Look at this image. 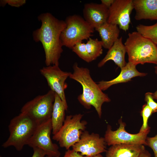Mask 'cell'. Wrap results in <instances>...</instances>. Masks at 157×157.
Masks as SVG:
<instances>
[{
    "mask_svg": "<svg viewBox=\"0 0 157 157\" xmlns=\"http://www.w3.org/2000/svg\"><path fill=\"white\" fill-rule=\"evenodd\" d=\"M141 114L143 118V124L140 129V132H144L150 128L148 125V119L152 114L151 109L147 104L143 105Z\"/></svg>",
    "mask_w": 157,
    "mask_h": 157,
    "instance_id": "23",
    "label": "cell"
},
{
    "mask_svg": "<svg viewBox=\"0 0 157 157\" xmlns=\"http://www.w3.org/2000/svg\"><path fill=\"white\" fill-rule=\"evenodd\" d=\"M83 116L81 113L66 116L63 126L52 137L60 147L67 150L79 140L87 124L86 121L81 120Z\"/></svg>",
    "mask_w": 157,
    "mask_h": 157,
    "instance_id": "6",
    "label": "cell"
},
{
    "mask_svg": "<svg viewBox=\"0 0 157 157\" xmlns=\"http://www.w3.org/2000/svg\"><path fill=\"white\" fill-rule=\"evenodd\" d=\"M65 22L66 26L60 35L63 46L72 49L77 42L88 40L93 36L95 29L81 16L70 15Z\"/></svg>",
    "mask_w": 157,
    "mask_h": 157,
    "instance_id": "5",
    "label": "cell"
},
{
    "mask_svg": "<svg viewBox=\"0 0 157 157\" xmlns=\"http://www.w3.org/2000/svg\"><path fill=\"white\" fill-rule=\"evenodd\" d=\"M138 157H151V156L148 152L145 150L140 154Z\"/></svg>",
    "mask_w": 157,
    "mask_h": 157,
    "instance_id": "30",
    "label": "cell"
},
{
    "mask_svg": "<svg viewBox=\"0 0 157 157\" xmlns=\"http://www.w3.org/2000/svg\"><path fill=\"white\" fill-rule=\"evenodd\" d=\"M119 126L115 131H113L111 127L108 125L104 138L108 146L119 144L146 145V140L150 128L146 131L137 134H131L125 129V123L121 119L119 120Z\"/></svg>",
    "mask_w": 157,
    "mask_h": 157,
    "instance_id": "9",
    "label": "cell"
},
{
    "mask_svg": "<svg viewBox=\"0 0 157 157\" xmlns=\"http://www.w3.org/2000/svg\"><path fill=\"white\" fill-rule=\"evenodd\" d=\"M85 47L92 61L95 60L103 53L102 42L97 38H90L85 43Z\"/></svg>",
    "mask_w": 157,
    "mask_h": 157,
    "instance_id": "20",
    "label": "cell"
},
{
    "mask_svg": "<svg viewBox=\"0 0 157 157\" xmlns=\"http://www.w3.org/2000/svg\"><path fill=\"white\" fill-rule=\"evenodd\" d=\"M145 150L143 145L116 144L106 151V157H138Z\"/></svg>",
    "mask_w": 157,
    "mask_h": 157,
    "instance_id": "17",
    "label": "cell"
},
{
    "mask_svg": "<svg viewBox=\"0 0 157 157\" xmlns=\"http://www.w3.org/2000/svg\"><path fill=\"white\" fill-rule=\"evenodd\" d=\"M152 93L147 92L145 94V100L147 104L151 109L152 113L157 112V103L155 102L153 98Z\"/></svg>",
    "mask_w": 157,
    "mask_h": 157,
    "instance_id": "24",
    "label": "cell"
},
{
    "mask_svg": "<svg viewBox=\"0 0 157 157\" xmlns=\"http://www.w3.org/2000/svg\"><path fill=\"white\" fill-rule=\"evenodd\" d=\"M115 0H101V3L109 8L114 1Z\"/></svg>",
    "mask_w": 157,
    "mask_h": 157,
    "instance_id": "29",
    "label": "cell"
},
{
    "mask_svg": "<svg viewBox=\"0 0 157 157\" xmlns=\"http://www.w3.org/2000/svg\"><path fill=\"white\" fill-rule=\"evenodd\" d=\"M124 45L129 62L136 65L146 63L157 65V46L137 31L129 33Z\"/></svg>",
    "mask_w": 157,
    "mask_h": 157,
    "instance_id": "3",
    "label": "cell"
},
{
    "mask_svg": "<svg viewBox=\"0 0 157 157\" xmlns=\"http://www.w3.org/2000/svg\"><path fill=\"white\" fill-rule=\"evenodd\" d=\"M67 110L59 96L55 93V100L51 117L52 133H56L61 129L65 121V111Z\"/></svg>",
    "mask_w": 157,
    "mask_h": 157,
    "instance_id": "19",
    "label": "cell"
},
{
    "mask_svg": "<svg viewBox=\"0 0 157 157\" xmlns=\"http://www.w3.org/2000/svg\"><path fill=\"white\" fill-rule=\"evenodd\" d=\"M55 98V93L50 90L27 102L21 112L27 115L38 125L40 124L51 118Z\"/></svg>",
    "mask_w": 157,
    "mask_h": 157,
    "instance_id": "7",
    "label": "cell"
},
{
    "mask_svg": "<svg viewBox=\"0 0 157 157\" xmlns=\"http://www.w3.org/2000/svg\"><path fill=\"white\" fill-rule=\"evenodd\" d=\"M26 3L25 0H1L0 1V6L3 7L6 4L14 7H19Z\"/></svg>",
    "mask_w": 157,
    "mask_h": 157,
    "instance_id": "25",
    "label": "cell"
},
{
    "mask_svg": "<svg viewBox=\"0 0 157 157\" xmlns=\"http://www.w3.org/2000/svg\"><path fill=\"white\" fill-rule=\"evenodd\" d=\"M41 74L46 79L50 90L58 95L67 109L68 106L65 93V81L72 73L62 70L59 65L43 67L40 69Z\"/></svg>",
    "mask_w": 157,
    "mask_h": 157,
    "instance_id": "11",
    "label": "cell"
},
{
    "mask_svg": "<svg viewBox=\"0 0 157 157\" xmlns=\"http://www.w3.org/2000/svg\"><path fill=\"white\" fill-rule=\"evenodd\" d=\"M63 157H89L83 156L73 149H69L66 151Z\"/></svg>",
    "mask_w": 157,
    "mask_h": 157,
    "instance_id": "27",
    "label": "cell"
},
{
    "mask_svg": "<svg viewBox=\"0 0 157 157\" xmlns=\"http://www.w3.org/2000/svg\"><path fill=\"white\" fill-rule=\"evenodd\" d=\"M52 131L51 118L38 125L26 145L33 148L37 147L43 150L46 156H60V153L58 145L53 143L51 138Z\"/></svg>",
    "mask_w": 157,
    "mask_h": 157,
    "instance_id": "8",
    "label": "cell"
},
{
    "mask_svg": "<svg viewBox=\"0 0 157 157\" xmlns=\"http://www.w3.org/2000/svg\"><path fill=\"white\" fill-rule=\"evenodd\" d=\"M136 65L128 62L126 65L121 69L119 74L116 78L109 81H101L97 84L102 91H104L113 85L125 83L130 81L131 79L137 76H144L147 73L139 72L136 69Z\"/></svg>",
    "mask_w": 157,
    "mask_h": 157,
    "instance_id": "14",
    "label": "cell"
},
{
    "mask_svg": "<svg viewBox=\"0 0 157 157\" xmlns=\"http://www.w3.org/2000/svg\"><path fill=\"white\" fill-rule=\"evenodd\" d=\"M136 28L138 33L157 45V22L151 26L140 24Z\"/></svg>",
    "mask_w": 157,
    "mask_h": 157,
    "instance_id": "21",
    "label": "cell"
},
{
    "mask_svg": "<svg viewBox=\"0 0 157 157\" xmlns=\"http://www.w3.org/2000/svg\"><path fill=\"white\" fill-rule=\"evenodd\" d=\"M126 53L125 46L122 42V37L119 38L108 49L104 57L98 64V67L103 66L108 61L112 60L121 69L124 67L127 63L125 56Z\"/></svg>",
    "mask_w": 157,
    "mask_h": 157,
    "instance_id": "16",
    "label": "cell"
},
{
    "mask_svg": "<svg viewBox=\"0 0 157 157\" xmlns=\"http://www.w3.org/2000/svg\"><path fill=\"white\" fill-rule=\"evenodd\" d=\"M38 18L42 24L40 28L33 31V39L35 42H41L42 45L46 66L59 65L63 51L60 35L66 27L65 22L49 13L41 14Z\"/></svg>",
    "mask_w": 157,
    "mask_h": 157,
    "instance_id": "1",
    "label": "cell"
},
{
    "mask_svg": "<svg viewBox=\"0 0 157 157\" xmlns=\"http://www.w3.org/2000/svg\"><path fill=\"white\" fill-rule=\"evenodd\" d=\"M93 157H103L101 155V154H99Z\"/></svg>",
    "mask_w": 157,
    "mask_h": 157,
    "instance_id": "32",
    "label": "cell"
},
{
    "mask_svg": "<svg viewBox=\"0 0 157 157\" xmlns=\"http://www.w3.org/2000/svg\"><path fill=\"white\" fill-rule=\"evenodd\" d=\"M95 29L99 33L105 49H110L119 38L120 30L117 25L106 22Z\"/></svg>",
    "mask_w": 157,
    "mask_h": 157,
    "instance_id": "18",
    "label": "cell"
},
{
    "mask_svg": "<svg viewBox=\"0 0 157 157\" xmlns=\"http://www.w3.org/2000/svg\"></svg>",
    "mask_w": 157,
    "mask_h": 157,
    "instance_id": "34",
    "label": "cell"
},
{
    "mask_svg": "<svg viewBox=\"0 0 157 157\" xmlns=\"http://www.w3.org/2000/svg\"><path fill=\"white\" fill-rule=\"evenodd\" d=\"M83 18L95 29L107 22L109 8L101 3L85 4L83 9Z\"/></svg>",
    "mask_w": 157,
    "mask_h": 157,
    "instance_id": "13",
    "label": "cell"
},
{
    "mask_svg": "<svg viewBox=\"0 0 157 157\" xmlns=\"http://www.w3.org/2000/svg\"><path fill=\"white\" fill-rule=\"evenodd\" d=\"M135 19L157 20V0H133Z\"/></svg>",
    "mask_w": 157,
    "mask_h": 157,
    "instance_id": "15",
    "label": "cell"
},
{
    "mask_svg": "<svg viewBox=\"0 0 157 157\" xmlns=\"http://www.w3.org/2000/svg\"><path fill=\"white\" fill-rule=\"evenodd\" d=\"M133 9V0H115L109 8L107 22L117 25L120 29L126 31L129 29Z\"/></svg>",
    "mask_w": 157,
    "mask_h": 157,
    "instance_id": "12",
    "label": "cell"
},
{
    "mask_svg": "<svg viewBox=\"0 0 157 157\" xmlns=\"http://www.w3.org/2000/svg\"><path fill=\"white\" fill-rule=\"evenodd\" d=\"M38 125L27 115L21 112L10 120L8 126L9 135L2 147L13 146L17 151L22 150Z\"/></svg>",
    "mask_w": 157,
    "mask_h": 157,
    "instance_id": "4",
    "label": "cell"
},
{
    "mask_svg": "<svg viewBox=\"0 0 157 157\" xmlns=\"http://www.w3.org/2000/svg\"><path fill=\"white\" fill-rule=\"evenodd\" d=\"M146 145L151 148L154 152L155 157H157V134L154 137L147 138Z\"/></svg>",
    "mask_w": 157,
    "mask_h": 157,
    "instance_id": "26",
    "label": "cell"
},
{
    "mask_svg": "<svg viewBox=\"0 0 157 157\" xmlns=\"http://www.w3.org/2000/svg\"><path fill=\"white\" fill-rule=\"evenodd\" d=\"M106 144L104 138L97 133L90 134L85 130L79 140L72 147V149L83 156L93 157L106 152Z\"/></svg>",
    "mask_w": 157,
    "mask_h": 157,
    "instance_id": "10",
    "label": "cell"
},
{
    "mask_svg": "<svg viewBox=\"0 0 157 157\" xmlns=\"http://www.w3.org/2000/svg\"><path fill=\"white\" fill-rule=\"evenodd\" d=\"M46 157H61L60 156H57V157H51V156H46Z\"/></svg>",
    "mask_w": 157,
    "mask_h": 157,
    "instance_id": "33",
    "label": "cell"
},
{
    "mask_svg": "<svg viewBox=\"0 0 157 157\" xmlns=\"http://www.w3.org/2000/svg\"><path fill=\"white\" fill-rule=\"evenodd\" d=\"M72 51L84 61L90 63L92 61L85 47V44L82 42L76 43L72 49Z\"/></svg>",
    "mask_w": 157,
    "mask_h": 157,
    "instance_id": "22",
    "label": "cell"
},
{
    "mask_svg": "<svg viewBox=\"0 0 157 157\" xmlns=\"http://www.w3.org/2000/svg\"><path fill=\"white\" fill-rule=\"evenodd\" d=\"M155 72L157 74V66L155 67ZM153 98L154 99L157 100V90L152 94Z\"/></svg>",
    "mask_w": 157,
    "mask_h": 157,
    "instance_id": "31",
    "label": "cell"
},
{
    "mask_svg": "<svg viewBox=\"0 0 157 157\" xmlns=\"http://www.w3.org/2000/svg\"><path fill=\"white\" fill-rule=\"evenodd\" d=\"M73 72L69 77L79 83L83 88L82 94L78 97L79 102L85 108L89 109L93 106L99 118L102 115V106L105 102L111 101L92 78L88 68L79 67L77 63L73 66Z\"/></svg>",
    "mask_w": 157,
    "mask_h": 157,
    "instance_id": "2",
    "label": "cell"
},
{
    "mask_svg": "<svg viewBox=\"0 0 157 157\" xmlns=\"http://www.w3.org/2000/svg\"><path fill=\"white\" fill-rule=\"evenodd\" d=\"M33 149V152L31 157H44L46 156L45 153L41 149L37 147Z\"/></svg>",
    "mask_w": 157,
    "mask_h": 157,
    "instance_id": "28",
    "label": "cell"
}]
</instances>
